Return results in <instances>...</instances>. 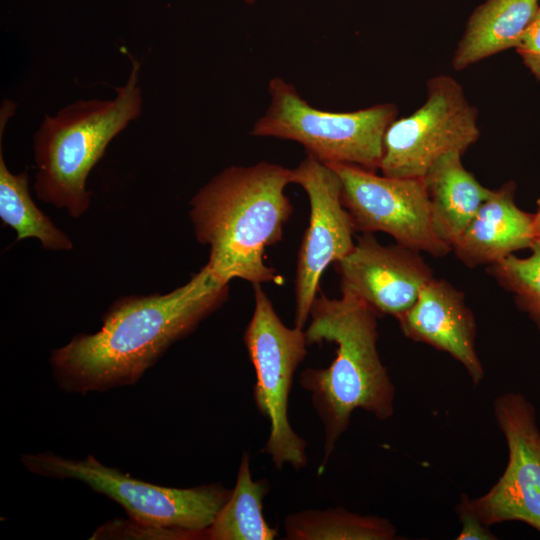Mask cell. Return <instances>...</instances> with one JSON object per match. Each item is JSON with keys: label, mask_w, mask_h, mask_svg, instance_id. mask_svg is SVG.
Segmentation results:
<instances>
[{"label": "cell", "mask_w": 540, "mask_h": 540, "mask_svg": "<svg viewBox=\"0 0 540 540\" xmlns=\"http://www.w3.org/2000/svg\"><path fill=\"white\" fill-rule=\"evenodd\" d=\"M515 49L525 66L540 80V10Z\"/></svg>", "instance_id": "cell-22"}, {"label": "cell", "mask_w": 540, "mask_h": 540, "mask_svg": "<svg viewBox=\"0 0 540 540\" xmlns=\"http://www.w3.org/2000/svg\"><path fill=\"white\" fill-rule=\"evenodd\" d=\"M289 183L290 169L262 161L225 168L193 196L189 217L196 239L209 247L206 265L218 279L281 282L264 256L282 239L293 212L285 194Z\"/></svg>", "instance_id": "cell-2"}, {"label": "cell", "mask_w": 540, "mask_h": 540, "mask_svg": "<svg viewBox=\"0 0 540 540\" xmlns=\"http://www.w3.org/2000/svg\"><path fill=\"white\" fill-rule=\"evenodd\" d=\"M539 10V0H485L467 21L454 51V69H465L501 51L516 48Z\"/></svg>", "instance_id": "cell-16"}, {"label": "cell", "mask_w": 540, "mask_h": 540, "mask_svg": "<svg viewBox=\"0 0 540 540\" xmlns=\"http://www.w3.org/2000/svg\"><path fill=\"white\" fill-rule=\"evenodd\" d=\"M477 117L454 78H431L425 103L388 126L379 169L389 177L423 178L439 157L451 151L463 154L478 140Z\"/></svg>", "instance_id": "cell-8"}, {"label": "cell", "mask_w": 540, "mask_h": 540, "mask_svg": "<svg viewBox=\"0 0 540 540\" xmlns=\"http://www.w3.org/2000/svg\"><path fill=\"white\" fill-rule=\"evenodd\" d=\"M271 102L251 131L301 144L325 164L344 163L375 171L383 155V139L396 119L393 104H377L352 112H331L308 104L280 77L269 82Z\"/></svg>", "instance_id": "cell-6"}, {"label": "cell", "mask_w": 540, "mask_h": 540, "mask_svg": "<svg viewBox=\"0 0 540 540\" xmlns=\"http://www.w3.org/2000/svg\"><path fill=\"white\" fill-rule=\"evenodd\" d=\"M270 490L267 479L254 480L250 458L244 453L228 501L206 530V540H273L278 530L263 515V499Z\"/></svg>", "instance_id": "cell-17"}, {"label": "cell", "mask_w": 540, "mask_h": 540, "mask_svg": "<svg viewBox=\"0 0 540 540\" xmlns=\"http://www.w3.org/2000/svg\"><path fill=\"white\" fill-rule=\"evenodd\" d=\"M421 252L382 245L364 233L350 253L335 263L342 294L352 295L380 315L399 318L434 278Z\"/></svg>", "instance_id": "cell-12"}, {"label": "cell", "mask_w": 540, "mask_h": 540, "mask_svg": "<svg viewBox=\"0 0 540 540\" xmlns=\"http://www.w3.org/2000/svg\"><path fill=\"white\" fill-rule=\"evenodd\" d=\"M288 540H393L395 526L387 519L360 515L342 507L308 509L284 519Z\"/></svg>", "instance_id": "cell-19"}, {"label": "cell", "mask_w": 540, "mask_h": 540, "mask_svg": "<svg viewBox=\"0 0 540 540\" xmlns=\"http://www.w3.org/2000/svg\"><path fill=\"white\" fill-rule=\"evenodd\" d=\"M377 317L367 304L349 294L340 298L321 294L312 305L305 330L308 345L324 341L337 345L335 358L327 368H307L299 377L323 425L319 476L356 409L379 420L394 413L395 387L377 349Z\"/></svg>", "instance_id": "cell-3"}, {"label": "cell", "mask_w": 540, "mask_h": 540, "mask_svg": "<svg viewBox=\"0 0 540 540\" xmlns=\"http://www.w3.org/2000/svg\"><path fill=\"white\" fill-rule=\"evenodd\" d=\"M456 512L461 523L457 540H494L497 537L467 506L463 495L456 506Z\"/></svg>", "instance_id": "cell-23"}, {"label": "cell", "mask_w": 540, "mask_h": 540, "mask_svg": "<svg viewBox=\"0 0 540 540\" xmlns=\"http://www.w3.org/2000/svg\"><path fill=\"white\" fill-rule=\"evenodd\" d=\"M131 58V57H130ZM140 63L131 58L126 83L111 99L78 100L45 115L34 135L37 197L73 218L90 206L87 177L107 146L142 112Z\"/></svg>", "instance_id": "cell-4"}, {"label": "cell", "mask_w": 540, "mask_h": 540, "mask_svg": "<svg viewBox=\"0 0 540 540\" xmlns=\"http://www.w3.org/2000/svg\"><path fill=\"white\" fill-rule=\"evenodd\" d=\"M112 539V538H137V539H172V540H191L198 539L194 534L157 528L143 525L133 520L106 522L99 527L90 539Z\"/></svg>", "instance_id": "cell-21"}, {"label": "cell", "mask_w": 540, "mask_h": 540, "mask_svg": "<svg viewBox=\"0 0 540 540\" xmlns=\"http://www.w3.org/2000/svg\"><path fill=\"white\" fill-rule=\"evenodd\" d=\"M327 165L340 178L342 202L356 231L384 232L399 245L436 257L452 250L433 230L430 202L422 178L378 175L352 164Z\"/></svg>", "instance_id": "cell-9"}, {"label": "cell", "mask_w": 540, "mask_h": 540, "mask_svg": "<svg viewBox=\"0 0 540 540\" xmlns=\"http://www.w3.org/2000/svg\"><path fill=\"white\" fill-rule=\"evenodd\" d=\"M290 183L303 188L310 205L309 224L302 237L295 276V326L304 328L317 297L323 272L353 249L356 231L342 202L337 173L311 154L290 169Z\"/></svg>", "instance_id": "cell-10"}, {"label": "cell", "mask_w": 540, "mask_h": 540, "mask_svg": "<svg viewBox=\"0 0 540 540\" xmlns=\"http://www.w3.org/2000/svg\"><path fill=\"white\" fill-rule=\"evenodd\" d=\"M531 254L520 258L511 254L490 265L496 281L514 294L516 304L540 330V239L530 246Z\"/></svg>", "instance_id": "cell-20"}, {"label": "cell", "mask_w": 540, "mask_h": 540, "mask_svg": "<svg viewBox=\"0 0 540 540\" xmlns=\"http://www.w3.org/2000/svg\"><path fill=\"white\" fill-rule=\"evenodd\" d=\"M229 286L205 265L166 294L120 297L97 332L76 334L51 351L56 385L80 395L135 385L169 347L226 302Z\"/></svg>", "instance_id": "cell-1"}, {"label": "cell", "mask_w": 540, "mask_h": 540, "mask_svg": "<svg viewBox=\"0 0 540 540\" xmlns=\"http://www.w3.org/2000/svg\"><path fill=\"white\" fill-rule=\"evenodd\" d=\"M493 411L507 444L506 468L485 494L463 497L487 526L519 521L540 532V429L535 407L523 394L506 392L494 400Z\"/></svg>", "instance_id": "cell-11"}, {"label": "cell", "mask_w": 540, "mask_h": 540, "mask_svg": "<svg viewBox=\"0 0 540 540\" xmlns=\"http://www.w3.org/2000/svg\"><path fill=\"white\" fill-rule=\"evenodd\" d=\"M536 204H537V210L534 213V226H535L536 238L540 239V198L537 200Z\"/></svg>", "instance_id": "cell-24"}, {"label": "cell", "mask_w": 540, "mask_h": 540, "mask_svg": "<svg viewBox=\"0 0 540 540\" xmlns=\"http://www.w3.org/2000/svg\"><path fill=\"white\" fill-rule=\"evenodd\" d=\"M515 189V183L510 181L492 190L452 245L467 266L495 264L518 250L530 248L536 239L534 213L516 205Z\"/></svg>", "instance_id": "cell-14"}, {"label": "cell", "mask_w": 540, "mask_h": 540, "mask_svg": "<svg viewBox=\"0 0 540 540\" xmlns=\"http://www.w3.org/2000/svg\"><path fill=\"white\" fill-rule=\"evenodd\" d=\"M20 460L32 474L85 484L115 501L137 523L188 532L198 539L206 540V530L232 493L220 483L191 488L151 484L104 465L94 455L70 459L45 451L22 454Z\"/></svg>", "instance_id": "cell-5"}, {"label": "cell", "mask_w": 540, "mask_h": 540, "mask_svg": "<svg viewBox=\"0 0 540 540\" xmlns=\"http://www.w3.org/2000/svg\"><path fill=\"white\" fill-rule=\"evenodd\" d=\"M396 320L407 338L448 353L466 369L474 386L480 384L484 369L475 347L476 322L461 291L432 278Z\"/></svg>", "instance_id": "cell-13"}, {"label": "cell", "mask_w": 540, "mask_h": 540, "mask_svg": "<svg viewBox=\"0 0 540 540\" xmlns=\"http://www.w3.org/2000/svg\"><path fill=\"white\" fill-rule=\"evenodd\" d=\"M6 125H0V218L17 234V241L34 238L51 251L72 249L71 239L34 203L29 192L26 171L12 173L2 153V136Z\"/></svg>", "instance_id": "cell-18"}, {"label": "cell", "mask_w": 540, "mask_h": 540, "mask_svg": "<svg viewBox=\"0 0 540 540\" xmlns=\"http://www.w3.org/2000/svg\"><path fill=\"white\" fill-rule=\"evenodd\" d=\"M254 309L243 335L256 382L254 403L269 422L263 452L277 469L289 464L295 470L308 463L307 442L291 427L289 394L298 366L307 354L305 330L286 326L260 284L253 285Z\"/></svg>", "instance_id": "cell-7"}, {"label": "cell", "mask_w": 540, "mask_h": 540, "mask_svg": "<svg viewBox=\"0 0 540 540\" xmlns=\"http://www.w3.org/2000/svg\"><path fill=\"white\" fill-rule=\"evenodd\" d=\"M245 2H246L247 4H252V3L255 2V0H245Z\"/></svg>", "instance_id": "cell-25"}, {"label": "cell", "mask_w": 540, "mask_h": 540, "mask_svg": "<svg viewBox=\"0 0 540 540\" xmlns=\"http://www.w3.org/2000/svg\"><path fill=\"white\" fill-rule=\"evenodd\" d=\"M461 156L459 151L442 155L422 178L430 202L433 230L451 248L492 193L466 170Z\"/></svg>", "instance_id": "cell-15"}]
</instances>
